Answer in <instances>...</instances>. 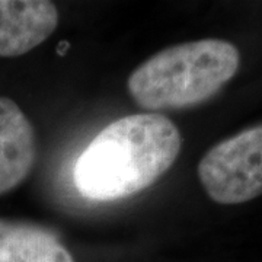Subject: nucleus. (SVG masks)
<instances>
[{"label":"nucleus","mask_w":262,"mask_h":262,"mask_svg":"<svg viewBox=\"0 0 262 262\" xmlns=\"http://www.w3.org/2000/svg\"><path fill=\"white\" fill-rule=\"evenodd\" d=\"M181 144L178 127L162 114L122 117L96 134L77 158L76 188L96 201L136 195L168 172Z\"/></svg>","instance_id":"f257e3e1"},{"label":"nucleus","mask_w":262,"mask_h":262,"mask_svg":"<svg viewBox=\"0 0 262 262\" xmlns=\"http://www.w3.org/2000/svg\"><path fill=\"white\" fill-rule=\"evenodd\" d=\"M239 64V50L229 41H189L143 61L133 70L127 88L144 110H184L213 98L236 75Z\"/></svg>","instance_id":"f03ea898"},{"label":"nucleus","mask_w":262,"mask_h":262,"mask_svg":"<svg viewBox=\"0 0 262 262\" xmlns=\"http://www.w3.org/2000/svg\"><path fill=\"white\" fill-rule=\"evenodd\" d=\"M198 178L217 204L262 195V124L217 143L198 163Z\"/></svg>","instance_id":"7ed1b4c3"},{"label":"nucleus","mask_w":262,"mask_h":262,"mask_svg":"<svg viewBox=\"0 0 262 262\" xmlns=\"http://www.w3.org/2000/svg\"><path fill=\"white\" fill-rule=\"evenodd\" d=\"M58 25L48 0H0V57H19L42 44Z\"/></svg>","instance_id":"20e7f679"},{"label":"nucleus","mask_w":262,"mask_h":262,"mask_svg":"<svg viewBox=\"0 0 262 262\" xmlns=\"http://www.w3.org/2000/svg\"><path fill=\"white\" fill-rule=\"evenodd\" d=\"M37 133L13 99L0 96V195L28 178L37 162Z\"/></svg>","instance_id":"39448f33"},{"label":"nucleus","mask_w":262,"mask_h":262,"mask_svg":"<svg viewBox=\"0 0 262 262\" xmlns=\"http://www.w3.org/2000/svg\"><path fill=\"white\" fill-rule=\"evenodd\" d=\"M0 262H75L58 236L44 226L0 219Z\"/></svg>","instance_id":"423d86ee"}]
</instances>
